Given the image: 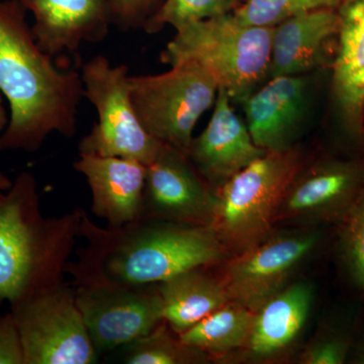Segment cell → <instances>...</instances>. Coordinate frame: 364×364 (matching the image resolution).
I'll return each instance as SVG.
<instances>
[{"instance_id": "obj_29", "label": "cell", "mask_w": 364, "mask_h": 364, "mask_svg": "<svg viewBox=\"0 0 364 364\" xmlns=\"http://www.w3.org/2000/svg\"><path fill=\"white\" fill-rule=\"evenodd\" d=\"M9 116H7L6 107H4V100H2V95L0 92V134L6 130L7 124H9Z\"/></svg>"}, {"instance_id": "obj_30", "label": "cell", "mask_w": 364, "mask_h": 364, "mask_svg": "<svg viewBox=\"0 0 364 364\" xmlns=\"http://www.w3.org/2000/svg\"><path fill=\"white\" fill-rule=\"evenodd\" d=\"M11 184H13V181L6 174L0 172V191H6L7 188H11Z\"/></svg>"}, {"instance_id": "obj_11", "label": "cell", "mask_w": 364, "mask_h": 364, "mask_svg": "<svg viewBox=\"0 0 364 364\" xmlns=\"http://www.w3.org/2000/svg\"><path fill=\"white\" fill-rule=\"evenodd\" d=\"M214 191L186 153L163 145L146 165L141 217L210 227Z\"/></svg>"}, {"instance_id": "obj_13", "label": "cell", "mask_w": 364, "mask_h": 364, "mask_svg": "<svg viewBox=\"0 0 364 364\" xmlns=\"http://www.w3.org/2000/svg\"><path fill=\"white\" fill-rule=\"evenodd\" d=\"M267 152L254 143L227 91L219 88L212 117L203 133L193 139L188 152L198 173L218 188Z\"/></svg>"}, {"instance_id": "obj_3", "label": "cell", "mask_w": 364, "mask_h": 364, "mask_svg": "<svg viewBox=\"0 0 364 364\" xmlns=\"http://www.w3.org/2000/svg\"><path fill=\"white\" fill-rule=\"evenodd\" d=\"M83 208L45 217L38 182L23 171L0 191V304L20 303L64 282Z\"/></svg>"}, {"instance_id": "obj_24", "label": "cell", "mask_w": 364, "mask_h": 364, "mask_svg": "<svg viewBox=\"0 0 364 364\" xmlns=\"http://www.w3.org/2000/svg\"><path fill=\"white\" fill-rule=\"evenodd\" d=\"M342 0H244L234 11L242 23L275 26L296 14L321 9H336Z\"/></svg>"}, {"instance_id": "obj_10", "label": "cell", "mask_w": 364, "mask_h": 364, "mask_svg": "<svg viewBox=\"0 0 364 364\" xmlns=\"http://www.w3.org/2000/svg\"><path fill=\"white\" fill-rule=\"evenodd\" d=\"M317 242L315 234L267 237L236 254L220 277L230 301L257 312L284 289L291 273L312 252Z\"/></svg>"}, {"instance_id": "obj_8", "label": "cell", "mask_w": 364, "mask_h": 364, "mask_svg": "<svg viewBox=\"0 0 364 364\" xmlns=\"http://www.w3.org/2000/svg\"><path fill=\"white\" fill-rule=\"evenodd\" d=\"M23 345V364H92L98 352L76 301L63 282L11 306Z\"/></svg>"}, {"instance_id": "obj_25", "label": "cell", "mask_w": 364, "mask_h": 364, "mask_svg": "<svg viewBox=\"0 0 364 364\" xmlns=\"http://www.w3.org/2000/svg\"><path fill=\"white\" fill-rule=\"evenodd\" d=\"M339 225V248L352 282L364 293V186Z\"/></svg>"}, {"instance_id": "obj_21", "label": "cell", "mask_w": 364, "mask_h": 364, "mask_svg": "<svg viewBox=\"0 0 364 364\" xmlns=\"http://www.w3.org/2000/svg\"><path fill=\"white\" fill-rule=\"evenodd\" d=\"M254 318L255 312L229 301L179 337L184 344L205 355H219L247 347Z\"/></svg>"}, {"instance_id": "obj_18", "label": "cell", "mask_w": 364, "mask_h": 364, "mask_svg": "<svg viewBox=\"0 0 364 364\" xmlns=\"http://www.w3.org/2000/svg\"><path fill=\"white\" fill-rule=\"evenodd\" d=\"M333 95L345 124L354 133L364 129V0H342Z\"/></svg>"}, {"instance_id": "obj_4", "label": "cell", "mask_w": 364, "mask_h": 364, "mask_svg": "<svg viewBox=\"0 0 364 364\" xmlns=\"http://www.w3.org/2000/svg\"><path fill=\"white\" fill-rule=\"evenodd\" d=\"M176 31L160 61L169 66L198 64L232 102L243 104L268 77L273 26L245 25L232 13L186 23Z\"/></svg>"}, {"instance_id": "obj_2", "label": "cell", "mask_w": 364, "mask_h": 364, "mask_svg": "<svg viewBox=\"0 0 364 364\" xmlns=\"http://www.w3.org/2000/svg\"><path fill=\"white\" fill-rule=\"evenodd\" d=\"M18 0H0V92L9 121L0 134V151L33 153L48 136H75L85 98L80 72L60 70L33 37Z\"/></svg>"}, {"instance_id": "obj_31", "label": "cell", "mask_w": 364, "mask_h": 364, "mask_svg": "<svg viewBox=\"0 0 364 364\" xmlns=\"http://www.w3.org/2000/svg\"><path fill=\"white\" fill-rule=\"evenodd\" d=\"M363 363H364V354H363Z\"/></svg>"}, {"instance_id": "obj_16", "label": "cell", "mask_w": 364, "mask_h": 364, "mask_svg": "<svg viewBox=\"0 0 364 364\" xmlns=\"http://www.w3.org/2000/svg\"><path fill=\"white\" fill-rule=\"evenodd\" d=\"M74 169L90 186L93 215L107 227L123 226L142 215L146 165L121 157L79 153Z\"/></svg>"}, {"instance_id": "obj_15", "label": "cell", "mask_w": 364, "mask_h": 364, "mask_svg": "<svg viewBox=\"0 0 364 364\" xmlns=\"http://www.w3.org/2000/svg\"><path fill=\"white\" fill-rule=\"evenodd\" d=\"M306 75L279 76L254 91L243 102L254 143L265 151L291 148L308 112Z\"/></svg>"}, {"instance_id": "obj_23", "label": "cell", "mask_w": 364, "mask_h": 364, "mask_svg": "<svg viewBox=\"0 0 364 364\" xmlns=\"http://www.w3.org/2000/svg\"><path fill=\"white\" fill-rule=\"evenodd\" d=\"M244 0H165L157 14L153 16L145 32L155 33L164 26L174 28L193 23L207 20L223 14L236 11Z\"/></svg>"}, {"instance_id": "obj_5", "label": "cell", "mask_w": 364, "mask_h": 364, "mask_svg": "<svg viewBox=\"0 0 364 364\" xmlns=\"http://www.w3.org/2000/svg\"><path fill=\"white\" fill-rule=\"evenodd\" d=\"M303 166L299 150L267 151L214 191L210 227L228 252L236 255L267 238Z\"/></svg>"}, {"instance_id": "obj_14", "label": "cell", "mask_w": 364, "mask_h": 364, "mask_svg": "<svg viewBox=\"0 0 364 364\" xmlns=\"http://www.w3.org/2000/svg\"><path fill=\"white\" fill-rule=\"evenodd\" d=\"M35 18L33 37L55 57L107 39L112 25L107 0H18Z\"/></svg>"}, {"instance_id": "obj_1", "label": "cell", "mask_w": 364, "mask_h": 364, "mask_svg": "<svg viewBox=\"0 0 364 364\" xmlns=\"http://www.w3.org/2000/svg\"><path fill=\"white\" fill-rule=\"evenodd\" d=\"M85 245L65 274L75 287L148 286L186 270L213 267L228 253L214 230L140 217L119 227H102L83 210Z\"/></svg>"}, {"instance_id": "obj_6", "label": "cell", "mask_w": 364, "mask_h": 364, "mask_svg": "<svg viewBox=\"0 0 364 364\" xmlns=\"http://www.w3.org/2000/svg\"><path fill=\"white\" fill-rule=\"evenodd\" d=\"M218 90L213 76L193 62L154 75H130L132 102L145 130L186 155L196 124L214 107Z\"/></svg>"}, {"instance_id": "obj_7", "label": "cell", "mask_w": 364, "mask_h": 364, "mask_svg": "<svg viewBox=\"0 0 364 364\" xmlns=\"http://www.w3.org/2000/svg\"><path fill=\"white\" fill-rule=\"evenodd\" d=\"M85 98L95 107L97 123L79 142V153L121 157L149 164L163 144L148 133L136 116L129 67L97 55L81 67Z\"/></svg>"}, {"instance_id": "obj_28", "label": "cell", "mask_w": 364, "mask_h": 364, "mask_svg": "<svg viewBox=\"0 0 364 364\" xmlns=\"http://www.w3.org/2000/svg\"><path fill=\"white\" fill-rule=\"evenodd\" d=\"M349 344L341 338H327L316 342L309 347L303 355L301 363L306 364H341L348 354Z\"/></svg>"}, {"instance_id": "obj_22", "label": "cell", "mask_w": 364, "mask_h": 364, "mask_svg": "<svg viewBox=\"0 0 364 364\" xmlns=\"http://www.w3.org/2000/svg\"><path fill=\"white\" fill-rule=\"evenodd\" d=\"M164 320L145 336L127 345V364H183L198 363L205 354L188 346Z\"/></svg>"}, {"instance_id": "obj_20", "label": "cell", "mask_w": 364, "mask_h": 364, "mask_svg": "<svg viewBox=\"0 0 364 364\" xmlns=\"http://www.w3.org/2000/svg\"><path fill=\"white\" fill-rule=\"evenodd\" d=\"M311 304L312 289L308 284L284 287L255 313L248 350L255 356H268L286 348L303 329Z\"/></svg>"}, {"instance_id": "obj_26", "label": "cell", "mask_w": 364, "mask_h": 364, "mask_svg": "<svg viewBox=\"0 0 364 364\" xmlns=\"http://www.w3.org/2000/svg\"><path fill=\"white\" fill-rule=\"evenodd\" d=\"M112 21L124 31H145L165 0H107Z\"/></svg>"}, {"instance_id": "obj_17", "label": "cell", "mask_w": 364, "mask_h": 364, "mask_svg": "<svg viewBox=\"0 0 364 364\" xmlns=\"http://www.w3.org/2000/svg\"><path fill=\"white\" fill-rule=\"evenodd\" d=\"M336 9L296 14L273 26L268 78L306 75L324 60L326 43L338 36Z\"/></svg>"}, {"instance_id": "obj_19", "label": "cell", "mask_w": 364, "mask_h": 364, "mask_svg": "<svg viewBox=\"0 0 364 364\" xmlns=\"http://www.w3.org/2000/svg\"><path fill=\"white\" fill-rule=\"evenodd\" d=\"M208 267L193 268L158 284L163 320L178 335L230 301L221 279L208 273Z\"/></svg>"}, {"instance_id": "obj_27", "label": "cell", "mask_w": 364, "mask_h": 364, "mask_svg": "<svg viewBox=\"0 0 364 364\" xmlns=\"http://www.w3.org/2000/svg\"><path fill=\"white\" fill-rule=\"evenodd\" d=\"M23 350L13 314L0 315V364H23Z\"/></svg>"}, {"instance_id": "obj_9", "label": "cell", "mask_w": 364, "mask_h": 364, "mask_svg": "<svg viewBox=\"0 0 364 364\" xmlns=\"http://www.w3.org/2000/svg\"><path fill=\"white\" fill-rule=\"evenodd\" d=\"M75 287L79 310L98 353L126 347L163 321L158 284Z\"/></svg>"}, {"instance_id": "obj_32", "label": "cell", "mask_w": 364, "mask_h": 364, "mask_svg": "<svg viewBox=\"0 0 364 364\" xmlns=\"http://www.w3.org/2000/svg\"><path fill=\"white\" fill-rule=\"evenodd\" d=\"M363 135H364V129H363Z\"/></svg>"}, {"instance_id": "obj_12", "label": "cell", "mask_w": 364, "mask_h": 364, "mask_svg": "<svg viewBox=\"0 0 364 364\" xmlns=\"http://www.w3.org/2000/svg\"><path fill=\"white\" fill-rule=\"evenodd\" d=\"M301 171L287 191L275 222L338 224L364 186V167L358 163H324Z\"/></svg>"}]
</instances>
